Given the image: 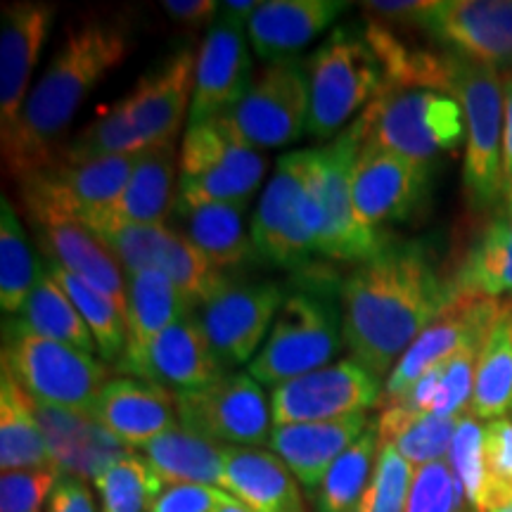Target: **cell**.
<instances>
[{
    "label": "cell",
    "mask_w": 512,
    "mask_h": 512,
    "mask_svg": "<svg viewBox=\"0 0 512 512\" xmlns=\"http://www.w3.org/2000/svg\"><path fill=\"white\" fill-rule=\"evenodd\" d=\"M377 453H380V432L377 422H373V427L335 460L328 475L313 491V512H356L373 479Z\"/></svg>",
    "instance_id": "cell-38"
},
{
    "label": "cell",
    "mask_w": 512,
    "mask_h": 512,
    "mask_svg": "<svg viewBox=\"0 0 512 512\" xmlns=\"http://www.w3.org/2000/svg\"><path fill=\"white\" fill-rule=\"evenodd\" d=\"M247 207L249 202H216L176 209L178 233L200 249L216 271H235L256 256Z\"/></svg>",
    "instance_id": "cell-31"
},
{
    "label": "cell",
    "mask_w": 512,
    "mask_h": 512,
    "mask_svg": "<svg viewBox=\"0 0 512 512\" xmlns=\"http://www.w3.org/2000/svg\"><path fill=\"white\" fill-rule=\"evenodd\" d=\"M508 337H510V344H512V304H508Z\"/></svg>",
    "instance_id": "cell-55"
},
{
    "label": "cell",
    "mask_w": 512,
    "mask_h": 512,
    "mask_svg": "<svg viewBox=\"0 0 512 512\" xmlns=\"http://www.w3.org/2000/svg\"><path fill=\"white\" fill-rule=\"evenodd\" d=\"M505 304L486 297H456L403 354L382 387L380 406L401 401L411 387L437 366H444L472 344H484Z\"/></svg>",
    "instance_id": "cell-17"
},
{
    "label": "cell",
    "mask_w": 512,
    "mask_h": 512,
    "mask_svg": "<svg viewBox=\"0 0 512 512\" xmlns=\"http://www.w3.org/2000/svg\"><path fill=\"white\" fill-rule=\"evenodd\" d=\"M366 136L368 114L363 112L335 140L316 147L313 190L320 209L318 254L323 259L363 264L373 259L389 240L387 235L373 233L358 221L351 197V174Z\"/></svg>",
    "instance_id": "cell-10"
},
{
    "label": "cell",
    "mask_w": 512,
    "mask_h": 512,
    "mask_svg": "<svg viewBox=\"0 0 512 512\" xmlns=\"http://www.w3.org/2000/svg\"><path fill=\"white\" fill-rule=\"evenodd\" d=\"M463 505L465 491L451 463L437 460L415 470L406 512H463Z\"/></svg>",
    "instance_id": "cell-45"
},
{
    "label": "cell",
    "mask_w": 512,
    "mask_h": 512,
    "mask_svg": "<svg viewBox=\"0 0 512 512\" xmlns=\"http://www.w3.org/2000/svg\"><path fill=\"white\" fill-rule=\"evenodd\" d=\"M309 74L294 60L268 62L233 110L219 117L254 150L297 143L309 128Z\"/></svg>",
    "instance_id": "cell-13"
},
{
    "label": "cell",
    "mask_w": 512,
    "mask_h": 512,
    "mask_svg": "<svg viewBox=\"0 0 512 512\" xmlns=\"http://www.w3.org/2000/svg\"><path fill=\"white\" fill-rule=\"evenodd\" d=\"M46 271L53 275V280L62 287L64 294L72 299V304L79 309L81 318L86 320L88 330L98 344V354L110 363H119L126 351V316L107 294L95 290L67 268H62L55 261H43Z\"/></svg>",
    "instance_id": "cell-40"
},
{
    "label": "cell",
    "mask_w": 512,
    "mask_h": 512,
    "mask_svg": "<svg viewBox=\"0 0 512 512\" xmlns=\"http://www.w3.org/2000/svg\"><path fill=\"white\" fill-rule=\"evenodd\" d=\"M5 325L69 344V347L86 351V354L98 351V344H95V337L88 330L86 320L81 318L79 309L64 294L62 287L55 283L53 275L46 271V266H43L41 278H38L36 287L31 290L24 309L17 316L5 320Z\"/></svg>",
    "instance_id": "cell-35"
},
{
    "label": "cell",
    "mask_w": 512,
    "mask_h": 512,
    "mask_svg": "<svg viewBox=\"0 0 512 512\" xmlns=\"http://www.w3.org/2000/svg\"><path fill=\"white\" fill-rule=\"evenodd\" d=\"M363 15L368 22H377L389 29H408L420 27L425 17L430 15L434 3H425V0H375V3H363Z\"/></svg>",
    "instance_id": "cell-49"
},
{
    "label": "cell",
    "mask_w": 512,
    "mask_h": 512,
    "mask_svg": "<svg viewBox=\"0 0 512 512\" xmlns=\"http://www.w3.org/2000/svg\"><path fill=\"white\" fill-rule=\"evenodd\" d=\"M93 486L100 496V512H152L164 491L162 479L138 453H128L114 463Z\"/></svg>",
    "instance_id": "cell-41"
},
{
    "label": "cell",
    "mask_w": 512,
    "mask_h": 512,
    "mask_svg": "<svg viewBox=\"0 0 512 512\" xmlns=\"http://www.w3.org/2000/svg\"><path fill=\"white\" fill-rule=\"evenodd\" d=\"M285 302L283 287L268 280H235L226 273L192 316L223 370L252 363Z\"/></svg>",
    "instance_id": "cell-12"
},
{
    "label": "cell",
    "mask_w": 512,
    "mask_h": 512,
    "mask_svg": "<svg viewBox=\"0 0 512 512\" xmlns=\"http://www.w3.org/2000/svg\"><path fill=\"white\" fill-rule=\"evenodd\" d=\"M486 342V339H484ZM484 344H472L444 363L437 399H434L432 413L441 418H463L470 411L472 392H475V368L477 356Z\"/></svg>",
    "instance_id": "cell-46"
},
{
    "label": "cell",
    "mask_w": 512,
    "mask_h": 512,
    "mask_svg": "<svg viewBox=\"0 0 512 512\" xmlns=\"http://www.w3.org/2000/svg\"><path fill=\"white\" fill-rule=\"evenodd\" d=\"M245 34L247 27L221 12L219 19L211 22L197 55L190 126L223 117L245 98L254 81Z\"/></svg>",
    "instance_id": "cell-19"
},
{
    "label": "cell",
    "mask_w": 512,
    "mask_h": 512,
    "mask_svg": "<svg viewBox=\"0 0 512 512\" xmlns=\"http://www.w3.org/2000/svg\"><path fill=\"white\" fill-rule=\"evenodd\" d=\"M223 491L249 512H309L290 467L256 446H226Z\"/></svg>",
    "instance_id": "cell-27"
},
{
    "label": "cell",
    "mask_w": 512,
    "mask_h": 512,
    "mask_svg": "<svg viewBox=\"0 0 512 512\" xmlns=\"http://www.w3.org/2000/svg\"><path fill=\"white\" fill-rule=\"evenodd\" d=\"M508 200H510V202H508V207H510V209H512V190H510V195H508Z\"/></svg>",
    "instance_id": "cell-57"
},
{
    "label": "cell",
    "mask_w": 512,
    "mask_h": 512,
    "mask_svg": "<svg viewBox=\"0 0 512 512\" xmlns=\"http://www.w3.org/2000/svg\"><path fill=\"white\" fill-rule=\"evenodd\" d=\"M342 347V309L332 299L330 287L320 285V275H316L309 287L287 294L247 373L261 387L275 389L294 377L330 366Z\"/></svg>",
    "instance_id": "cell-3"
},
{
    "label": "cell",
    "mask_w": 512,
    "mask_h": 512,
    "mask_svg": "<svg viewBox=\"0 0 512 512\" xmlns=\"http://www.w3.org/2000/svg\"><path fill=\"white\" fill-rule=\"evenodd\" d=\"M309 74V133L335 140L368 110L387 86L384 69L363 31L335 29L306 64Z\"/></svg>",
    "instance_id": "cell-5"
},
{
    "label": "cell",
    "mask_w": 512,
    "mask_h": 512,
    "mask_svg": "<svg viewBox=\"0 0 512 512\" xmlns=\"http://www.w3.org/2000/svg\"><path fill=\"white\" fill-rule=\"evenodd\" d=\"M430 181V164L384 150L366 136L351 174L358 221L384 235V226L408 221L425 204Z\"/></svg>",
    "instance_id": "cell-15"
},
{
    "label": "cell",
    "mask_w": 512,
    "mask_h": 512,
    "mask_svg": "<svg viewBox=\"0 0 512 512\" xmlns=\"http://www.w3.org/2000/svg\"><path fill=\"white\" fill-rule=\"evenodd\" d=\"M138 155L72 159L55 155L46 166L17 178L31 221L88 223L105 214L131 181Z\"/></svg>",
    "instance_id": "cell-11"
},
{
    "label": "cell",
    "mask_w": 512,
    "mask_h": 512,
    "mask_svg": "<svg viewBox=\"0 0 512 512\" xmlns=\"http://www.w3.org/2000/svg\"><path fill=\"white\" fill-rule=\"evenodd\" d=\"M34 406L50 458H53L60 475L95 482L114 463L133 453V448H128L124 441L114 437L93 415L50 406V403L36 399Z\"/></svg>",
    "instance_id": "cell-22"
},
{
    "label": "cell",
    "mask_w": 512,
    "mask_h": 512,
    "mask_svg": "<svg viewBox=\"0 0 512 512\" xmlns=\"http://www.w3.org/2000/svg\"><path fill=\"white\" fill-rule=\"evenodd\" d=\"M422 29L439 43L501 74L512 72V0L434 3Z\"/></svg>",
    "instance_id": "cell-20"
},
{
    "label": "cell",
    "mask_w": 512,
    "mask_h": 512,
    "mask_svg": "<svg viewBox=\"0 0 512 512\" xmlns=\"http://www.w3.org/2000/svg\"><path fill=\"white\" fill-rule=\"evenodd\" d=\"M484 512L512 505V418L486 422L484 427Z\"/></svg>",
    "instance_id": "cell-44"
},
{
    "label": "cell",
    "mask_w": 512,
    "mask_h": 512,
    "mask_svg": "<svg viewBox=\"0 0 512 512\" xmlns=\"http://www.w3.org/2000/svg\"><path fill=\"white\" fill-rule=\"evenodd\" d=\"M140 451L164 486L204 484L223 489V453L226 446L207 437L174 427L162 437L152 439Z\"/></svg>",
    "instance_id": "cell-34"
},
{
    "label": "cell",
    "mask_w": 512,
    "mask_h": 512,
    "mask_svg": "<svg viewBox=\"0 0 512 512\" xmlns=\"http://www.w3.org/2000/svg\"><path fill=\"white\" fill-rule=\"evenodd\" d=\"M119 370L159 384L174 394L200 389L226 373L211 354L207 337L192 313L152 339L150 347L138 358L121 363Z\"/></svg>",
    "instance_id": "cell-23"
},
{
    "label": "cell",
    "mask_w": 512,
    "mask_h": 512,
    "mask_svg": "<svg viewBox=\"0 0 512 512\" xmlns=\"http://www.w3.org/2000/svg\"><path fill=\"white\" fill-rule=\"evenodd\" d=\"M347 8V0H268L247 22V38L261 60H292Z\"/></svg>",
    "instance_id": "cell-26"
},
{
    "label": "cell",
    "mask_w": 512,
    "mask_h": 512,
    "mask_svg": "<svg viewBox=\"0 0 512 512\" xmlns=\"http://www.w3.org/2000/svg\"><path fill=\"white\" fill-rule=\"evenodd\" d=\"M46 512H98L95 498L83 479L60 475Z\"/></svg>",
    "instance_id": "cell-50"
},
{
    "label": "cell",
    "mask_w": 512,
    "mask_h": 512,
    "mask_svg": "<svg viewBox=\"0 0 512 512\" xmlns=\"http://www.w3.org/2000/svg\"><path fill=\"white\" fill-rule=\"evenodd\" d=\"M373 427L368 411L342 415L323 422H297V425L273 427L268 446L283 463L290 467L292 475L313 496L335 460L354 446L358 439Z\"/></svg>",
    "instance_id": "cell-24"
},
{
    "label": "cell",
    "mask_w": 512,
    "mask_h": 512,
    "mask_svg": "<svg viewBox=\"0 0 512 512\" xmlns=\"http://www.w3.org/2000/svg\"><path fill=\"white\" fill-rule=\"evenodd\" d=\"M259 0H228V3H221V15L233 19V22L242 24V27H247L249 19L254 17V12L259 10Z\"/></svg>",
    "instance_id": "cell-53"
},
{
    "label": "cell",
    "mask_w": 512,
    "mask_h": 512,
    "mask_svg": "<svg viewBox=\"0 0 512 512\" xmlns=\"http://www.w3.org/2000/svg\"><path fill=\"white\" fill-rule=\"evenodd\" d=\"M228 494L216 486L171 484L155 501L152 512H219Z\"/></svg>",
    "instance_id": "cell-48"
},
{
    "label": "cell",
    "mask_w": 512,
    "mask_h": 512,
    "mask_svg": "<svg viewBox=\"0 0 512 512\" xmlns=\"http://www.w3.org/2000/svg\"><path fill=\"white\" fill-rule=\"evenodd\" d=\"M162 8L176 22L195 27V24H204L219 15L221 3H214V0H164Z\"/></svg>",
    "instance_id": "cell-51"
},
{
    "label": "cell",
    "mask_w": 512,
    "mask_h": 512,
    "mask_svg": "<svg viewBox=\"0 0 512 512\" xmlns=\"http://www.w3.org/2000/svg\"><path fill=\"white\" fill-rule=\"evenodd\" d=\"M413 479L415 467L392 444L380 441L373 479L356 512H406Z\"/></svg>",
    "instance_id": "cell-42"
},
{
    "label": "cell",
    "mask_w": 512,
    "mask_h": 512,
    "mask_svg": "<svg viewBox=\"0 0 512 512\" xmlns=\"http://www.w3.org/2000/svg\"><path fill=\"white\" fill-rule=\"evenodd\" d=\"M178 202L176 147H155L140 152L131 181L105 214L95 216L83 226L119 221L138 226H164L174 216Z\"/></svg>",
    "instance_id": "cell-29"
},
{
    "label": "cell",
    "mask_w": 512,
    "mask_h": 512,
    "mask_svg": "<svg viewBox=\"0 0 512 512\" xmlns=\"http://www.w3.org/2000/svg\"><path fill=\"white\" fill-rule=\"evenodd\" d=\"M195 69L197 57L192 50H176L140 76L126 98L112 105L138 138L143 152L155 147H176L185 110L192 105L190 95L195 93Z\"/></svg>",
    "instance_id": "cell-18"
},
{
    "label": "cell",
    "mask_w": 512,
    "mask_h": 512,
    "mask_svg": "<svg viewBox=\"0 0 512 512\" xmlns=\"http://www.w3.org/2000/svg\"><path fill=\"white\" fill-rule=\"evenodd\" d=\"M456 297L498 299L512 294V209H498L472 235L448 275Z\"/></svg>",
    "instance_id": "cell-30"
},
{
    "label": "cell",
    "mask_w": 512,
    "mask_h": 512,
    "mask_svg": "<svg viewBox=\"0 0 512 512\" xmlns=\"http://www.w3.org/2000/svg\"><path fill=\"white\" fill-rule=\"evenodd\" d=\"M174 396L178 422L200 437L221 446H264L271 439V399L249 373H223Z\"/></svg>",
    "instance_id": "cell-14"
},
{
    "label": "cell",
    "mask_w": 512,
    "mask_h": 512,
    "mask_svg": "<svg viewBox=\"0 0 512 512\" xmlns=\"http://www.w3.org/2000/svg\"><path fill=\"white\" fill-rule=\"evenodd\" d=\"M0 467L3 472L55 467L38 425L34 396L5 366L0 377Z\"/></svg>",
    "instance_id": "cell-33"
},
{
    "label": "cell",
    "mask_w": 512,
    "mask_h": 512,
    "mask_svg": "<svg viewBox=\"0 0 512 512\" xmlns=\"http://www.w3.org/2000/svg\"><path fill=\"white\" fill-rule=\"evenodd\" d=\"M316 147L294 150L278 159L261 192L252 219V242L259 259L299 271L318 254L320 209L313 190Z\"/></svg>",
    "instance_id": "cell-6"
},
{
    "label": "cell",
    "mask_w": 512,
    "mask_h": 512,
    "mask_svg": "<svg viewBox=\"0 0 512 512\" xmlns=\"http://www.w3.org/2000/svg\"><path fill=\"white\" fill-rule=\"evenodd\" d=\"M494 512H512V505H508V508H501V510H494Z\"/></svg>",
    "instance_id": "cell-56"
},
{
    "label": "cell",
    "mask_w": 512,
    "mask_h": 512,
    "mask_svg": "<svg viewBox=\"0 0 512 512\" xmlns=\"http://www.w3.org/2000/svg\"><path fill=\"white\" fill-rule=\"evenodd\" d=\"M380 399V377L354 358H342L271 389V418L273 427L335 420L368 411Z\"/></svg>",
    "instance_id": "cell-16"
},
{
    "label": "cell",
    "mask_w": 512,
    "mask_h": 512,
    "mask_svg": "<svg viewBox=\"0 0 512 512\" xmlns=\"http://www.w3.org/2000/svg\"><path fill=\"white\" fill-rule=\"evenodd\" d=\"M3 366L36 401L95 415L110 368L93 354L3 325Z\"/></svg>",
    "instance_id": "cell-8"
},
{
    "label": "cell",
    "mask_w": 512,
    "mask_h": 512,
    "mask_svg": "<svg viewBox=\"0 0 512 512\" xmlns=\"http://www.w3.org/2000/svg\"><path fill=\"white\" fill-rule=\"evenodd\" d=\"M266 169L264 152L242 143L221 119L188 126L181 143L176 209L249 202Z\"/></svg>",
    "instance_id": "cell-9"
},
{
    "label": "cell",
    "mask_w": 512,
    "mask_h": 512,
    "mask_svg": "<svg viewBox=\"0 0 512 512\" xmlns=\"http://www.w3.org/2000/svg\"><path fill=\"white\" fill-rule=\"evenodd\" d=\"M512 413V344L508 337V304L486 337L477 356L475 392L470 415L477 420H501Z\"/></svg>",
    "instance_id": "cell-37"
},
{
    "label": "cell",
    "mask_w": 512,
    "mask_h": 512,
    "mask_svg": "<svg viewBox=\"0 0 512 512\" xmlns=\"http://www.w3.org/2000/svg\"><path fill=\"white\" fill-rule=\"evenodd\" d=\"M448 456H451V465L465 491L467 505L472 512H484V427L470 413L458 420V430Z\"/></svg>",
    "instance_id": "cell-43"
},
{
    "label": "cell",
    "mask_w": 512,
    "mask_h": 512,
    "mask_svg": "<svg viewBox=\"0 0 512 512\" xmlns=\"http://www.w3.org/2000/svg\"><path fill=\"white\" fill-rule=\"evenodd\" d=\"M366 114L373 143L422 164L456 152L467 138L460 102L434 88L384 86Z\"/></svg>",
    "instance_id": "cell-7"
},
{
    "label": "cell",
    "mask_w": 512,
    "mask_h": 512,
    "mask_svg": "<svg viewBox=\"0 0 512 512\" xmlns=\"http://www.w3.org/2000/svg\"><path fill=\"white\" fill-rule=\"evenodd\" d=\"M219 512H249V510H247V508H245V505H242L240 501H235V498L228 494V498H226V501H223V503H221V508H219Z\"/></svg>",
    "instance_id": "cell-54"
},
{
    "label": "cell",
    "mask_w": 512,
    "mask_h": 512,
    "mask_svg": "<svg viewBox=\"0 0 512 512\" xmlns=\"http://www.w3.org/2000/svg\"><path fill=\"white\" fill-rule=\"evenodd\" d=\"M446 93L465 114L463 188L472 209H491L505 195L503 185V76L489 64L448 50Z\"/></svg>",
    "instance_id": "cell-4"
},
{
    "label": "cell",
    "mask_w": 512,
    "mask_h": 512,
    "mask_svg": "<svg viewBox=\"0 0 512 512\" xmlns=\"http://www.w3.org/2000/svg\"><path fill=\"white\" fill-rule=\"evenodd\" d=\"M133 29L124 17L83 15L64 27L46 72L24 102L22 119L3 140L5 171L22 178L46 166L60 138L98 83L131 55Z\"/></svg>",
    "instance_id": "cell-2"
},
{
    "label": "cell",
    "mask_w": 512,
    "mask_h": 512,
    "mask_svg": "<svg viewBox=\"0 0 512 512\" xmlns=\"http://www.w3.org/2000/svg\"><path fill=\"white\" fill-rule=\"evenodd\" d=\"M36 228L46 259L107 294L126 316L128 280L124 268L93 230L72 219H43L36 221Z\"/></svg>",
    "instance_id": "cell-28"
},
{
    "label": "cell",
    "mask_w": 512,
    "mask_h": 512,
    "mask_svg": "<svg viewBox=\"0 0 512 512\" xmlns=\"http://www.w3.org/2000/svg\"><path fill=\"white\" fill-rule=\"evenodd\" d=\"M60 479L55 467L10 470L0 477V512H43Z\"/></svg>",
    "instance_id": "cell-47"
},
{
    "label": "cell",
    "mask_w": 512,
    "mask_h": 512,
    "mask_svg": "<svg viewBox=\"0 0 512 512\" xmlns=\"http://www.w3.org/2000/svg\"><path fill=\"white\" fill-rule=\"evenodd\" d=\"M460 418L408 411L401 406L382 408L377 418L380 441L392 444L411 465H430L451 453Z\"/></svg>",
    "instance_id": "cell-36"
},
{
    "label": "cell",
    "mask_w": 512,
    "mask_h": 512,
    "mask_svg": "<svg viewBox=\"0 0 512 512\" xmlns=\"http://www.w3.org/2000/svg\"><path fill=\"white\" fill-rule=\"evenodd\" d=\"M93 418L128 448H143L178 427L176 396L159 384L136 377H114L102 389Z\"/></svg>",
    "instance_id": "cell-25"
},
{
    "label": "cell",
    "mask_w": 512,
    "mask_h": 512,
    "mask_svg": "<svg viewBox=\"0 0 512 512\" xmlns=\"http://www.w3.org/2000/svg\"><path fill=\"white\" fill-rule=\"evenodd\" d=\"M503 76V102H505V119H503V185L505 195L512 190V72Z\"/></svg>",
    "instance_id": "cell-52"
},
{
    "label": "cell",
    "mask_w": 512,
    "mask_h": 512,
    "mask_svg": "<svg viewBox=\"0 0 512 512\" xmlns=\"http://www.w3.org/2000/svg\"><path fill=\"white\" fill-rule=\"evenodd\" d=\"M43 273V261L29 247L15 207L0 202V306L5 316H17Z\"/></svg>",
    "instance_id": "cell-39"
},
{
    "label": "cell",
    "mask_w": 512,
    "mask_h": 512,
    "mask_svg": "<svg viewBox=\"0 0 512 512\" xmlns=\"http://www.w3.org/2000/svg\"><path fill=\"white\" fill-rule=\"evenodd\" d=\"M456 299L448 275L420 240H387L339 290L344 347L382 380Z\"/></svg>",
    "instance_id": "cell-1"
},
{
    "label": "cell",
    "mask_w": 512,
    "mask_h": 512,
    "mask_svg": "<svg viewBox=\"0 0 512 512\" xmlns=\"http://www.w3.org/2000/svg\"><path fill=\"white\" fill-rule=\"evenodd\" d=\"M55 5L5 3L0 12V131L12 136L22 119L27 88L53 27Z\"/></svg>",
    "instance_id": "cell-21"
},
{
    "label": "cell",
    "mask_w": 512,
    "mask_h": 512,
    "mask_svg": "<svg viewBox=\"0 0 512 512\" xmlns=\"http://www.w3.org/2000/svg\"><path fill=\"white\" fill-rule=\"evenodd\" d=\"M126 280V351L117 368L138 358L150 347L152 339L192 313V304L164 273L145 271Z\"/></svg>",
    "instance_id": "cell-32"
}]
</instances>
